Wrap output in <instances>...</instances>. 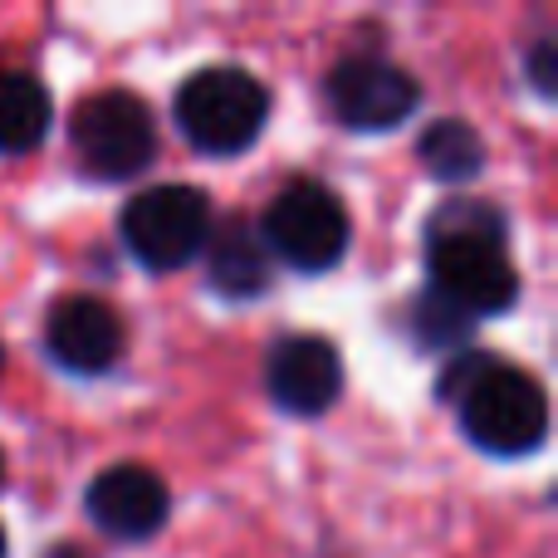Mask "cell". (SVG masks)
<instances>
[{"label":"cell","mask_w":558,"mask_h":558,"mask_svg":"<svg viewBox=\"0 0 558 558\" xmlns=\"http://www.w3.org/2000/svg\"><path fill=\"white\" fill-rule=\"evenodd\" d=\"M436 392L456 402L461 426L471 446L500 461H520L534 456L549 436V397H544L539 377L524 367H510L490 353H451Z\"/></svg>","instance_id":"obj_1"},{"label":"cell","mask_w":558,"mask_h":558,"mask_svg":"<svg viewBox=\"0 0 558 558\" xmlns=\"http://www.w3.org/2000/svg\"><path fill=\"white\" fill-rule=\"evenodd\" d=\"M177 128L182 137L206 157H241L255 147L270 118V94L255 74L235 64H211L196 69L182 88H177Z\"/></svg>","instance_id":"obj_2"},{"label":"cell","mask_w":558,"mask_h":558,"mask_svg":"<svg viewBox=\"0 0 558 558\" xmlns=\"http://www.w3.org/2000/svg\"><path fill=\"white\" fill-rule=\"evenodd\" d=\"M426 294L461 318H490L520 299L505 235H426Z\"/></svg>","instance_id":"obj_3"},{"label":"cell","mask_w":558,"mask_h":558,"mask_svg":"<svg viewBox=\"0 0 558 558\" xmlns=\"http://www.w3.org/2000/svg\"><path fill=\"white\" fill-rule=\"evenodd\" d=\"M118 235H123V251L143 270H182L211 241V202H206V192H196L186 182L147 186L123 206Z\"/></svg>","instance_id":"obj_4"},{"label":"cell","mask_w":558,"mask_h":558,"mask_svg":"<svg viewBox=\"0 0 558 558\" xmlns=\"http://www.w3.org/2000/svg\"><path fill=\"white\" fill-rule=\"evenodd\" d=\"M348 235H353V226H348L343 202L324 182H308V177H294V182L279 186V196L260 221V241L270 251V260H284L299 275L333 270L348 255Z\"/></svg>","instance_id":"obj_5"},{"label":"cell","mask_w":558,"mask_h":558,"mask_svg":"<svg viewBox=\"0 0 558 558\" xmlns=\"http://www.w3.org/2000/svg\"><path fill=\"white\" fill-rule=\"evenodd\" d=\"M74 153L84 162L88 177L98 182H128L137 177L157 153V123L153 108L143 104L128 88H104V94H88L78 104L74 123Z\"/></svg>","instance_id":"obj_6"},{"label":"cell","mask_w":558,"mask_h":558,"mask_svg":"<svg viewBox=\"0 0 558 558\" xmlns=\"http://www.w3.org/2000/svg\"><path fill=\"white\" fill-rule=\"evenodd\" d=\"M324 98L338 123L353 128V133H387V128L407 123L416 113L422 88L407 69L387 64V59L353 54L333 64V74L324 78Z\"/></svg>","instance_id":"obj_7"},{"label":"cell","mask_w":558,"mask_h":558,"mask_svg":"<svg viewBox=\"0 0 558 558\" xmlns=\"http://www.w3.org/2000/svg\"><path fill=\"white\" fill-rule=\"evenodd\" d=\"M45 348L64 373L98 377L123 357V318L94 294H69L49 308Z\"/></svg>","instance_id":"obj_8"},{"label":"cell","mask_w":558,"mask_h":558,"mask_svg":"<svg viewBox=\"0 0 558 558\" xmlns=\"http://www.w3.org/2000/svg\"><path fill=\"white\" fill-rule=\"evenodd\" d=\"M84 510L108 539L143 544L167 524L172 495L147 465H108L84 490Z\"/></svg>","instance_id":"obj_9"},{"label":"cell","mask_w":558,"mask_h":558,"mask_svg":"<svg viewBox=\"0 0 558 558\" xmlns=\"http://www.w3.org/2000/svg\"><path fill=\"white\" fill-rule=\"evenodd\" d=\"M265 383L279 412L289 416H318L338 402L343 392V363L338 348L318 333H294L279 338L270 363H265Z\"/></svg>","instance_id":"obj_10"},{"label":"cell","mask_w":558,"mask_h":558,"mask_svg":"<svg viewBox=\"0 0 558 558\" xmlns=\"http://www.w3.org/2000/svg\"><path fill=\"white\" fill-rule=\"evenodd\" d=\"M206 279L221 299H260L275 279V260L260 231L231 221L221 235H211L206 241Z\"/></svg>","instance_id":"obj_11"},{"label":"cell","mask_w":558,"mask_h":558,"mask_svg":"<svg viewBox=\"0 0 558 558\" xmlns=\"http://www.w3.org/2000/svg\"><path fill=\"white\" fill-rule=\"evenodd\" d=\"M49 118H54V104H49L45 84L20 69H0V153H35L49 137Z\"/></svg>","instance_id":"obj_12"},{"label":"cell","mask_w":558,"mask_h":558,"mask_svg":"<svg viewBox=\"0 0 558 558\" xmlns=\"http://www.w3.org/2000/svg\"><path fill=\"white\" fill-rule=\"evenodd\" d=\"M416 153H422V167L436 177V182H451V186L471 182V177L485 167V143L465 118H441V123H432L422 133V147H416Z\"/></svg>","instance_id":"obj_13"},{"label":"cell","mask_w":558,"mask_h":558,"mask_svg":"<svg viewBox=\"0 0 558 558\" xmlns=\"http://www.w3.org/2000/svg\"><path fill=\"white\" fill-rule=\"evenodd\" d=\"M407 324H412V338L426 348V353H456V348L465 343V333H471V318H461L456 308H446L441 299L426 294V289L412 299Z\"/></svg>","instance_id":"obj_14"},{"label":"cell","mask_w":558,"mask_h":558,"mask_svg":"<svg viewBox=\"0 0 558 558\" xmlns=\"http://www.w3.org/2000/svg\"><path fill=\"white\" fill-rule=\"evenodd\" d=\"M530 78L539 94H554V78H558V45L554 39H539V45L530 49Z\"/></svg>","instance_id":"obj_15"},{"label":"cell","mask_w":558,"mask_h":558,"mask_svg":"<svg viewBox=\"0 0 558 558\" xmlns=\"http://www.w3.org/2000/svg\"><path fill=\"white\" fill-rule=\"evenodd\" d=\"M0 558H5V530H0Z\"/></svg>","instance_id":"obj_16"},{"label":"cell","mask_w":558,"mask_h":558,"mask_svg":"<svg viewBox=\"0 0 558 558\" xmlns=\"http://www.w3.org/2000/svg\"><path fill=\"white\" fill-rule=\"evenodd\" d=\"M0 481H5V461H0Z\"/></svg>","instance_id":"obj_17"},{"label":"cell","mask_w":558,"mask_h":558,"mask_svg":"<svg viewBox=\"0 0 558 558\" xmlns=\"http://www.w3.org/2000/svg\"><path fill=\"white\" fill-rule=\"evenodd\" d=\"M0 367H5V353H0Z\"/></svg>","instance_id":"obj_18"}]
</instances>
